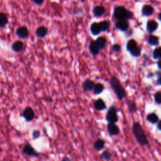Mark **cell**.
I'll return each mask as SVG.
<instances>
[{"instance_id":"obj_1","label":"cell","mask_w":161,"mask_h":161,"mask_svg":"<svg viewBox=\"0 0 161 161\" xmlns=\"http://www.w3.org/2000/svg\"><path fill=\"white\" fill-rule=\"evenodd\" d=\"M132 132L138 144L141 146H145L149 144L147 137L138 122H135L132 125Z\"/></svg>"},{"instance_id":"obj_2","label":"cell","mask_w":161,"mask_h":161,"mask_svg":"<svg viewBox=\"0 0 161 161\" xmlns=\"http://www.w3.org/2000/svg\"><path fill=\"white\" fill-rule=\"evenodd\" d=\"M110 85L119 100H122L126 97V91L116 77H111L110 79Z\"/></svg>"},{"instance_id":"obj_3","label":"cell","mask_w":161,"mask_h":161,"mask_svg":"<svg viewBox=\"0 0 161 161\" xmlns=\"http://www.w3.org/2000/svg\"><path fill=\"white\" fill-rule=\"evenodd\" d=\"M133 13L127 10L123 6H118L115 8L113 11V17L118 21L120 20H127L132 18Z\"/></svg>"},{"instance_id":"obj_4","label":"cell","mask_w":161,"mask_h":161,"mask_svg":"<svg viewBox=\"0 0 161 161\" xmlns=\"http://www.w3.org/2000/svg\"><path fill=\"white\" fill-rule=\"evenodd\" d=\"M106 120L108 123L116 124L118 122L117 110L115 107H111L108 109L106 115Z\"/></svg>"},{"instance_id":"obj_5","label":"cell","mask_w":161,"mask_h":161,"mask_svg":"<svg viewBox=\"0 0 161 161\" xmlns=\"http://www.w3.org/2000/svg\"><path fill=\"white\" fill-rule=\"evenodd\" d=\"M22 152L24 155L31 157H38L40 155V154L35 150L30 143H27L24 146Z\"/></svg>"},{"instance_id":"obj_6","label":"cell","mask_w":161,"mask_h":161,"mask_svg":"<svg viewBox=\"0 0 161 161\" xmlns=\"http://www.w3.org/2000/svg\"><path fill=\"white\" fill-rule=\"evenodd\" d=\"M21 116H22L27 122H32L35 116V111L31 107H27L24 110L22 113L21 114Z\"/></svg>"},{"instance_id":"obj_7","label":"cell","mask_w":161,"mask_h":161,"mask_svg":"<svg viewBox=\"0 0 161 161\" xmlns=\"http://www.w3.org/2000/svg\"><path fill=\"white\" fill-rule=\"evenodd\" d=\"M107 131L110 136H116L120 134V128L116 124L108 123L107 125Z\"/></svg>"},{"instance_id":"obj_8","label":"cell","mask_w":161,"mask_h":161,"mask_svg":"<svg viewBox=\"0 0 161 161\" xmlns=\"http://www.w3.org/2000/svg\"><path fill=\"white\" fill-rule=\"evenodd\" d=\"M115 27L118 30L122 32H126L129 28V24L127 20H120L115 24Z\"/></svg>"},{"instance_id":"obj_9","label":"cell","mask_w":161,"mask_h":161,"mask_svg":"<svg viewBox=\"0 0 161 161\" xmlns=\"http://www.w3.org/2000/svg\"><path fill=\"white\" fill-rule=\"evenodd\" d=\"M16 33L18 37H20V38H23V39L27 38L29 35V32H28V28L24 26L19 27L16 30Z\"/></svg>"},{"instance_id":"obj_10","label":"cell","mask_w":161,"mask_h":161,"mask_svg":"<svg viewBox=\"0 0 161 161\" xmlns=\"http://www.w3.org/2000/svg\"><path fill=\"white\" fill-rule=\"evenodd\" d=\"M94 107L96 110L103 111L107 108V105L105 102L102 99L99 98L94 102Z\"/></svg>"},{"instance_id":"obj_11","label":"cell","mask_w":161,"mask_h":161,"mask_svg":"<svg viewBox=\"0 0 161 161\" xmlns=\"http://www.w3.org/2000/svg\"><path fill=\"white\" fill-rule=\"evenodd\" d=\"M95 83L90 79H86L83 85V89L85 92H90L93 90Z\"/></svg>"},{"instance_id":"obj_12","label":"cell","mask_w":161,"mask_h":161,"mask_svg":"<svg viewBox=\"0 0 161 161\" xmlns=\"http://www.w3.org/2000/svg\"><path fill=\"white\" fill-rule=\"evenodd\" d=\"M159 27V24L154 20H150L147 24V30L148 32L151 34L154 32Z\"/></svg>"},{"instance_id":"obj_13","label":"cell","mask_w":161,"mask_h":161,"mask_svg":"<svg viewBox=\"0 0 161 161\" xmlns=\"http://www.w3.org/2000/svg\"><path fill=\"white\" fill-rule=\"evenodd\" d=\"M48 33V29L47 27L41 26L37 28L35 31V34L38 38H44L45 37Z\"/></svg>"},{"instance_id":"obj_14","label":"cell","mask_w":161,"mask_h":161,"mask_svg":"<svg viewBox=\"0 0 161 161\" xmlns=\"http://www.w3.org/2000/svg\"><path fill=\"white\" fill-rule=\"evenodd\" d=\"M105 145V141L103 139L98 138L94 142L93 147L96 151H101L104 149Z\"/></svg>"},{"instance_id":"obj_15","label":"cell","mask_w":161,"mask_h":161,"mask_svg":"<svg viewBox=\"0 0 161 161\" xmlns=\"http://www.w3.org/2000/svg\"><path fill=\"white\" fill-rule=\"evenodd\" d=\"M154 12V8L149 5H144L142 8V13L144 16H151Z\"/></svg>"},{"instance_id":"obj_16","label":"cell","mask_w":161,"mask_h":161,"mask_svg":"<svg viewBox=\"0 0 161 161\" xmlns=\"http://www.w3.org/2000/svg\"><path fill=\"white\" fill-rule=\"evenodd\" d=\"M105 11L103 6H96L93 8V14L96 17H100L105 14Z\"/></svg>"},{"instance_id":"obj_17","label":"cell","mask_w":161,"mask_h":161,"mask_svg":"<svg viewBox=\"0 0 161 161\" xmlns=\"http://www.w3.org/2000/svg\"><path fill=\"white\" fill-rule=\"evenodd\" d=\"M146 119L148 122L152 124H156L159 120V118L158 115L155 113H149L146 116Z\"/></svg>"},{"instance_id":"obj_18","label":"cell","mask_w":161,"mask_h":161,"mask_svg":"<svg viewBox=\"0 0 161 161\" xmlns=\"http://www.w3.org/2000/svg\"><path fill=\"white\" fill-rule=\"evenodd\" d=\"M24 44L22 41H20V40H18V41L15 42L11 47L12 50L15 52H21L24 49Z\"/></svg>"},{"instance_id":"obj_19","label":"cell","mask_w":161,"mask_h":161,"mask_svg":"<svg viewBox=\"0 0 161 161\" xmlns=\"http://www.w3.org/2000/svg\"><path fill=\"white\" fill-rule=\"evenodd\" d=\"M89 51L91 52V53L94 55H98L100 51L99 47H98L97 43L96 42V41H92L89 44Z\"/></svg>"},{"instance_id":"obj_20","label":"cell","mask_w":161,"mask_h":161,"mask_svg":"<svg viewBox=\"0 0 161 161\" xmlns=\"http://www.w3.org/2000/svg\"><path fill=\"white\" fill-rule=\"evenodd\" d=\"M90 30L93 35H98L101 33V29L99 25V23L94 22L91 24Z\"/></svg>"},{"instance_id":"obj_21","label":"cell","mask_w":161,"mask_h":161,"mask_svg":"<svg viewBox=\"0 0 161 161\" xmlns=\"http://www.w3.org/2000/svg\"><path fill=\"white\" fill-rule=\"evenodd\" d=\"M148 42L152 46H157L159 44V37L150 34L148 37Z\"/></svg>"},{"instance_id":"obj_22","label":"cell","mask_w":161,"mask_h":161,"mask_svg":"<svg viewBox=\"0 0 161 161\" xmlns=\"http://www.w3.org/2000/svg\"><path fill=\"white\" fill-rule=\"evenodd\" d=\"M96 42L97 43L99 50H102L105 47L106 43H107V39L104 37H99L97 38Z\"/></svg>"},{"instance_id":"obj_23","label":"cell","mask_w":161,"mask_h":161,"mask_svg":"<svg viewBox=\"0 0 161 161\" xmlns=\"http://www.w3.org/2000/svg\"><path fill=\"white\" fill-rule=\"evenodd\" d=\"M8 22L7 15L4 13H0V27H5Z\"/></svg>"},{"instance_id":"obj_24","label":"cell","mask_w":161,"mask_h":161,"mask_svg":"<svg viewBox=\"0 0 161 161\" xmlns=\"http://www.w3.org/2000/svg\"><path fill=\"white\" fill-rule=\"evenodd\" d=\"M105 89V87L102 84V83H97L94 85V87L93 88V91H94V93L95 94H99L102 93L103 90Z\"/></svg>"},{"instance_id":"obj_25","label":"cell","mask_w":161,"mask_h":161,"mask_svg":"<svg viewBox=\"0 0 161 161\" xmlns=\"http://www.w3.org/2000/svg\"><path fill=\"white\" fill-rule=\"evenodd\" d=\"M100 158L103 160L109 161L112 159V154L108 150H105L100 155Z\"/></svg>"},{"instance_id":"obj_26","label":"cell","mask_w":161,"mask_h":161,"mask_svg":"<svg viewBox=\"0 0 161 161\" xmlns=\"http://www.w3.org/2000/svg\"><path fill=\"white\" fill-rule=\"evenodd\" d=\"M99 25L101 29V32H106L108 30L110 27V23L106 20L99 23Z\"/></svg>"},{"instance_id":"obj_27","label":"cell","mask_w":161,"mask_h":161,"mask_svg":"<svg viewBox=\"0 0 161 161\" xmlns=\"http://www.w3.org/2000/svg\"><path fill=\"white\" fill-rule=\"evenodd\" d=\"M136 47H137V44L135 40L131 39V40H128L127 44V49L128 51L130 52V50H132Z\"/></svg>"},{"instance_id":"obj_28","label":"cell","mask_w":161,"mask_h":161,"mask_svg":"<svg viewBox=\"0 0 161 161\" xmlns=\"http://www.w3.org/2000/svg\"><path fill=\"white\" fill-rule=\"evenodd\" d=\"M128 108L130 111L132 113H135L137 110V105L134 102H132V101H128Z\"/></svg>"},{"instance_id":"obj_29","label":"cell","mask_w":161,"mask_h":161,"mask_svg":"<svg viewBox=\"0 0 161 161\" xmlns=\"http://www.w3.org/2000/svg\"><path fill=\"white\" fill-rule=\"evenodd\" d=\"M130 53L133 57H139L141 54V49L139 48L138 47H136L135 48L130 50Z\"/></svg>"},{"instance_id":"obj_30","label":"cell","mask_w":161,"mask_h":161,"mask_svg":"<svg viewBox=\"0 0 161 161\" xmlns=\"http://www.w3.org/2000/svg\"><path fill=\"white\" fill-rule=\"evenodd\" d=\"M153 58L154 59H160L161 58V48L157 47L153 52Z\"/></svg>"},{"instance_id":"obj_31","label":"cell","mask_w":161,"mask_h":161,"mask_svg":"<svg viewBox=\"0 0 161 161\" xmlns=\"http://www.w3.org/2000/svg\"><path fill=\"white\" fill-rule=\"evenodd\" d=\"M154 97L155 102L157 105H160L161 104V93H160V91L156 92L154 94Z\"/></svg>"},{"instance_id":"obj_32","label":"cell","mask_w":161,"mask_h":161,"mask_svg":"<svg viewBox=\"0 0 161 161\" xmlns=\"http://www.w3.org/2000/svg\"><path fill=\"white\" fill-rule=\"evenodd\" d=\"M40 137V132L38 130H34L32 132V137L33 139H37Z\"/></svg>"},{"instance_id":"obj_33","label":"cell","mask_w":161,"mask_h":161,"mask_svg":"<svg viewBox=\"0 0 161 161\" xmlns=\"http://www.w3.org/2000/svg\"><path fill=\"white\" fill-rule=\"evenodd\" d=\"M121 50V46L119 44H114L111 47V50L115 52H118Z\"/></svg>"},{"instance_id":"obj_34","label":"cell","mask_w":161,"mask_h":161,"mask_svg":"<svg viewBox=\"0 0 161 161\" xmlns=\"http://www.w3.org/2000/svg\"><path fill=\"white\" fill-rule=\"evenodd\" d=\"M33 2L35 4L38 5H40L44 3V0H33Z\"/></svg>"},{"instance_id":"obj_35","label":"cell","mask_w":161,"mask_h":161,"mask_svg":"<svg viewBox=\"0 0 161 161\" xmlns=\"http://www.w3.org/2000/svg\"><path fill=\"white\" fill-rule=\"evenodd\" d=\"M160 124H161V121H160V120H159V122H158L156 124H157V129H158L159 130H160V131L161 130V125H160Z\"/></svg>"},{"instance_id":"obj_36","label":"cell","mask_w":161,"mask_h":161,"mask_svg":"<svg viewBox=\"0 0 161 161\" xmlns=\"http://www.w3.org/2000/svg\"><path fill=\"white\" fill-rule=\"evenodd\" d=\"M61 161H72V160H71L69 157L66 156V157H64L62 159Z\"/></svg>"},{"instance_id":"obj_37","label":"cell","mask_w":161,"mask_h":161,"mask_svg":"<svg viewBox=\"0 0 161 161\" xmlns=\"http://www.w3.org/2000/svg\"><path fill=\"white\" fill-rule=\"evenodd\" d=\"M161 13H159V15H158V19L159 20H161Z\"/></svg>"},{"instance_id":"obj_38","label":"cell","mask_w":161,"mask_h":161,"mask_svg":"<svg viewBox=\"0 0 161 161\" xmlns=\"http://www.w3.org/2000/svg\"><path fill=\"white\" fill-rule=\"evenodd\" d=\"M157 65H158V67H159V69H161V67H160V61H158Z\"/></svg>"},{"instance_id":"obj_39","label":"cell","mask_w":161,"mask_h":161,"mask_svg":"<svg viewBox=\"0 0 161 161\" xmlns=\"http://www.w3.org/2000/svg\"><path fill=\"white\" fill-rule=\"evenodd\" d=\"M80 1H81V2H85V1H86V0H80Z\"/></svg>"}]
</instances>
